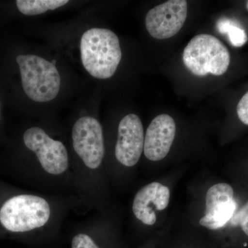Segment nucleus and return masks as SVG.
<instances>
[{
    "label": "nucleus",
    "instance_id": "1",
    "mask_svg": "<svg viewBox=\"0 0 248 248\" xmlns=\"http://www.w3.org/2000/svg\"><path fill=\"white\" fill-rule=\"evenodd\" d=\"M80 50L85 69L97 79L113 76L122 60L120 40L108 29L94 28L86 31L81 36Z\"/></svg>",
    "mask_w": 248,
    "mask_h": 248
},
{
    "label": "nucleus",
    "instance_id": "2",
    "mask_svg": "<svg viewBox=\"0 0 248 248\" xmlns=\"http://www.w3.org/2000/svg\"><path fill=\"white\" fill-rule=\"evenodd\" d=\"M19 65L24 93L35 102L53 100L60 92L61 77L52 62L35 55H19Z\"/></svg>",
    "mask_w": 248,
    "mask_h": 248
},
{
    "label": "nucleus",
    "instance_id": "3",
    "mask_svg": "<svg viewBox=\"0 0 248 248\" xmlns=\"http://www.w3.org/2000/svg\"><path fill=\"white\" fill-rule=\"evenodd\" d=\"M183 61L195 76H220L228 71L231 55L226 46L215 36L201 34L193 37L186 46Z\"/></svg>",
    "mask_w": 248,
    "mask_h": 248
},
{
    "label": "nucleus",
    "instance_id": "4",
    "mask_svg": "<svg viewBox=\"0 0 248 248\" xmlns=\"http://www.w3.org/2000/svg\"><path fill=\"white\" fill-rule=\"evenodd\" d=\"M48 202L37 196H16L0 210V222L6 230L24 232L45 226L50 218Z\"/></svg>",
    "mask_w": 248,
    "mask_h": 248
},
{
    "label": "nucleus",
    "instance_id": "5",
    "mask_svg": "<svg viewBox=\"0 0 248 248\" xmlns=\"http://www.w3.org/2000/svg\"><path fill=\"white\" fill-rule=\"evenodd\" d=\"M72 138L75 151L85 165L91 169L99 168L105 154L100 123L93 117H81L73 126Z\"/></svg>",
    "mask_w": 248,
    "mask_h": 248
},
{
    "label": "nucleus",
    "instance_id": "6",
    "mask_svg": "<svg viewBox=\"0 0 248 248\" xmlns=\"http://www.w3.org/2000/svg\"><path fill=\"white\" fill-rule=\"evenodd\" d=\"M24 144L37 155L42 168L49 174H61L68 169V156L66 147L46 133L43 129L33 127L26 130Z\"/></svg>",
    "mask_w": 248,
    "mask_h": 248
},
{
    "label": "nucleus",
    "instance_id": "7",
    "mask_svg": "<svg viewBox=\"0 0 248 248\" xmlns=\"http://www.w3.org/2000/svg\"><path fill=\"white\" fill-rule=\"evenodd\" d=\"M187 15L186 0H170L148 11L145 21L147 31L157 40L170 38L182 29Z\"/></svg>",
    "mask_w": 248,
    "mask_h": 248
},
{
    "label": "nucleus",
    "instance_id": "8",
    "mask_svg": "<svg viewBox=\"0 0 248 248\" xmlns=\"http://www.w3.org/2000/svg\"><path fill=\"white\" fill-rule=\"evenodd\" d=\"M236 209L232 187L226 183L215 184L205 196V216L200 223L208 229H220L231 221Z\"/></svg>",
    "mask_w": 248,
    "mask_h": 248
},
{
    "label": "nucleus",
    "instance_id": "9",
    "mask_svg": "<svg viewBox=\"0 0 248 248\" xmlns=\"http://www.w3.org/2000/svg\"><path fill=\"white\" fill-rule=\"evenodd\" d=\"M141 121L135 114H129L121 120L115 146L117 159L124 166L132 167L138 164L144 146Z\"/></svg>",
    "mask_w": 248,
    "mask_h": 248
},
{
    "label": "nucleus",
    "instance_id": "10",
    "mask_svg": "<svg viewBox=\"0 0 248 248\" xmlns=\"http://www.w3.org/2000/svg\"><path fill=\"white\" fill-rule=\"evenodd\" d=\"M176 134L172 117L161 114L155 117L147 129L143 152L147 159L158 161L169 154Z\"/></svg>",
    "mask_w": 248,
    "mask_h": 248
},
{
    "label": "nucleus",
    "instance_id": "11",
    "mask_svg": "<svg viewBox=\"0 0 248 248\" xmlns=\"http://www.w3.org/2000/svg\"><path fill=\"white\" fill-rule=\"evenodd\" d=\"M170 192L167 186L153 182L142 187L134 199L133 211L140 221L148 226H153L156 221L155 211L167 208Z\"/></svg>",
    "mask_w": 248,
    "mask_h": 248
},
{
    "label": "nucleus",
    "instance_id": "12",
    "mask_svg": "<svg viewBox=\"0 0 248 248\" xmlns=\"http://www.w3.org/2000/svg\"><path fill=\"white\" fill-rule=\"evenodd\" d=\"M68 2L67 0H17L16 6L22 14L32 16L58 9Z\"/></svg>",
    "mask_w": 248,
    "mask_h": 248
},
{
    "label": "nucleus",
    "instance_id": "13",
    "mask_svg": "<svg viewBox=\"0 0 248 248\" xmlns=\"http://www.w3.org/2000/svg\"><path fill=\"white\" fill-rule=\"evenodd\" d=\"M217 27L221 33L228 34V40L233 46L241 47L248 42L247 34L244 29L229 19H220Z\"/></svg>",
    "mask_w": 248,
    "mask_h": 248
},
{
    "label": "nucleus",
    "instance_id": "14",
    "mask_svg": "<svg viewBox=\"0 0 248 248\" xmlns=\"http://www.w3.org/2000/svg\"><path fill=\"white\" fill-rule=\"evenodd\" d=\"M230 223L232 226H240L248 236V202L241 208L236 210L232 217Z\"/></svg>",
    "mask_w": 248,
    "mask_h": 248
},
{
    "label": "nucleus",
    "instance_id": "15",
    "mask_svg": "<svg viewBox=\"0 0 248 248\" xmlns=\"http://www.w3.org/2000/svg\"><path fill=\"white\" fill-rule=\"evenodd\" d=\"M72 248H99L88 235H76L72 241Z\"/></svg>",
    "mask_w": 248,
    "mask_h": 248
},
{
    "label": "nucleus",
    "instance_id": "16",
    "mask_svg": "<svg viewBox=\"0 0 248 248\" xmlns=\"http://www.w3.org/2000/svg\"><path fill=\"white\" fill-rule=\"evenodd\" d=\"M236 112L240 121L245 125H248V91L238 103Z\"/></svg>",
    "mask_w": 248,
    "mask_h": 248
},
{
    "label": "nucleus",
    "instance_id": "17",
    "mask_svg": "<svg viewBox=\"0 0 248 248\" xmlns=\"http://www.w3.org/2000/svg\"><path fill=\"white\" fill-rule=\"evenodd\" d=\"M0 118H1V102H0Z\"/></svg>",
    "mask_w": 248,
    "mask_h": 248
},
{
    "label": "nucleus",
    "instance_id": "18",
    "mask_svg": "<svg viewBox=\"0 0 248 248\" xmlns=\"http://www.w3.org/2000/svg\"><path fill=\"white\" fill-rule=\"evenodd\" d=\"M246 7H247V9L248 10V1L247 2V4H246Z\"/></svg>",
    "mask_w": 248,
    "mask_h": 248
}]
</instances>
